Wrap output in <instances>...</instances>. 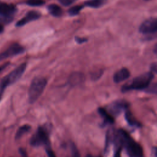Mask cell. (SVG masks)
I'll return each instance as SVG.
<instances>
[{
	"instance_id": "obj_1",
	"label": "cell",
	"mask_w": 157,
	"mask_h": 157,
	"mask_svg": "<svg viewBox=\"0 0 157 157\" xmlns=\"http://www.w3.org/2000/svg\"><path fill=\"white\" fill-rule=\"evenodd\" d=\"M117 136L122 147L126 148L129 157H144L142 147L126 131L123 129H119L117 131Z\"/></svg>"
},
{
	"instance_id": "obj_2",
	"label": "cell",
	"mask_w": 157,
	"mask_h": 157,
	"mask_svg": "<svg viewBox=\"0 0 157 157\" xmlns=\"http://www.w3.org/2000/svg\"><path fill=\"white\" fill-rule=\"evenodd\" d=\"M154 78L152 72L144 73L133 78L131 82L124 84L121 88L122 92L129 91L131 90H142L150 84L151 81Z\"/></svg>"
},
{
	"instance_id": "obj_3",
	"label": "cell",
	"mask_w": 157,
	"mask_h": 157,
	"mask_svg": "<svg viewBox=\"0 0 157 157\" xmlns=\"http://www.w3.org/2000/svg\"><path fill=\"white\" fill-rule=\"evenodd\" d=\"M47 81L43 77H36L32 80L29 91L28 101L31 104L35 102L43 93Z\"/></svg>"
},
{
	"instance_id": "obj_4",
	"label": "cell",
	"mask_w": 157,
	"mask_h": 157,
	"mask_svg": "<svg viewBox=\"0 0 157 157\" xmlns=\"http://www.w3.org/2000/svg\"><path fill=\"white\" fill-rule=\"evenodd\" d=\"M26 68V63H23L12 71L0 81V90L4 91L7 86L18 81L25 72Z\"/></svg>"
},
{
	"instance_id": "obj_5",
	"label": "cell",
	"mask_w": 157,
	"mask_h": 157,
	"mask_svg": "<svg viewBox=\"0 0 157 157\" xmlns=\"http://www.w3.org/2000/svg\"><path fill=\"white\" fill-rule=\"evenodd\" d=\"M30 144L35 147L40 146H45V148L49 147L50 139L48 129L45 126H39L30 139Z\"/></svg>"
},
{
	"instance_id": "obj_6",
	"label": "cell",
	"mask_w": 157,
	"mask_h": 157,
	"mask_svg": "<svg viewBox=\"0 0 157 157\" xmlns=\"http://www.w3.org/2000/svg\"><path fill=\"white\" fill-rule=\"evenodd\" d=\"M16 10V7L12 4L0 3V21L9 23L13 20Z\"/></svg>"
},
{
	"instance_id": "obj_7",
	"label": "cell",
	"mask_w": 157,
	"mask_h": 157,
	"mask_svg": "<svg viewBox=\"0 0 157 157\" xmlns=\"http://www.w3.org/2000/svg\"><path fill=\"white\" fill-rule=\"evenodd\" d=\"M139 31L145 35H156L157 31V20L151 18L144 21L139 27Z\"/></svg>"
},
{
	"instance_id": "obj_8",
	"label": "cell",
	"mask_w": 157,
	"mask_h": 157,
	"mask_svg": "<svg viewBox=\"0 0 157 157\" xmlns=\"http://www.w3.org/2000/svg\"><path fill=\"white\" fill-rule=\"evenodd\" d=\"M24 52L25 48L23 46L18 44H13L5 51L0 53V61L8 58L21 54Z\"/></svg>"
},
{
	"instance_id": "obj_9",
	"label": "cell",
	"mask_w": 157,
	"mask_h": 157,
	"mask_svg": "<svg viewBox=\"0 0 157 157\" xmlns=\"http://www.w3.org/2000/svg\"><path fill=\"white\" fill-rule=\"evenodd\" d=\"M40 17V14L38 12L34 11V10L29 11L23 18H22L21 19H20L19 21L17 22L16 26H22L29 22H31L32 21H34L39 18Z\"/></svg>"
},
{
	"instance_id": "obj_10",
	"label": "cell",
	"mask_w": 157,
	"mask_h": 157,
	"mask_svg": "<svg viewBox=\"0 0 157 157\" xmlns=\"http://www.w3.org/2000/svg\"><path fill=\"white\" fill-rule=\"evenodd\" d=\"M127 107V102L122 101H118L112 103V104L110 105V111L113 115H117L120 114L123 110L126 109Z\"/></svg>"
},
{
	"instance_id": "obj_11",
	"label": "cell",
	"mask_w": 157,
	"mask_h": 157,
	"mask_svg": "<svg viewBox=\"0 0 157 157\" xmlns=\"http://www.w3.org/2000/svg\"><path fill=\"white\" fill-rule=\"evenodd\" d=\"M130 76V72L129 70L126 67H123L118 70L113 75V81L115 83H120L126 80Z\"/></svg>"
},
{
	"instance_id": "obj_12",
	"label": "cell",
	"mask_w": 157,
	"mask_h": 157,
	"mask_svg": "<svg viewBox=\"0 0 157 157\" xmlns=\"http://www.w3.org/2000/svg\"><path fill=\"white\" fill-rule=\"evenodd\" d=\"M98 112L101 117L102 118L104 124H110L114 123V119L113 116L109 113V112L104 108L100 107L98 109Z\"/></svg>"
},
{
	"instance_id": "obj_13",
	"label": "cell",
	"mask_w": 157,
	"mask_h": 157,
	"mask_svg": "<svg viewBox=\"0 0 157 157\" xmlns=\"http://www.w3.org/2000/svg\"><path fill=\"white\" fill-rule=\"evenodd\" d=\"M47 9L48 11L49 12V13L56 17H61L63 14V10L58 5L56 4H50L49 6H48L47 7Z\"/></svg>"
},
{
	"instance_id": "obj_14",
	"label": "cell",
	"mask_w": 157,
	"mask_h": 157,
	"mask_svg": "<svg viewBox=\"0 0 157 157\" xmlns=\"http://www.w3.org/2000/svg\"><path fill=\"white\" fill-rule=\"evenodd\" d=\"M107 0H88L85 2V6L92 7V8H99L102 6Z\"/></svg>"
},
{
	"instance_id": "obj_15",
	"label": "cell",
	"mask_w": 157,
	"mask_h": 157,
	"mask_svg": "<svg viewBox=\"0 0 157 157\" xmlns=\"http://www.w3.org/2000/svg\"><path fill=\"white\" fill-rule=\"evenodd\" d=\"M125 118L128 123L131 126H139L140 124L138 122V121L133 116L132 113L129 110H126L125 113Z\"/></svg>"
},
{
	"instance_id": "obj_16",
	"label": "cell",
	"mask_w": 157,
	"mask_h": 157,
	"mask_svg": "<svg viewBox=\"0 0 157 157\" xmlns=\"http://www.w3.org/2000/svg\"><path fill=\"white\" fill-rule=\"evenodd\" d=\"M30 129H31V126L28 124H25L20 127L16 132L15 136V139L16 140L20 139L25 134L29 132Z\"/></svg>"
},
{
	"instance_id": "obj_17",
	"label": "cell",
	"mask_w": 157,
	"mask_h": 157,
	"mask_svg": "<svg viewBox=\"0 0 157 157\" xmlns=\"http://www.w3.org/2000/svg\"><path fill=\"white\" fill-rule=\"evenodd\" d=\"M83 75L79 72H74L70 77V82L74 85L76 83H79L82 80Z\"/></svg>"
},
{
	"instance_id": "obj_18",
	"label": "cell",
	"mask_w": 157,
	"mask_h": 157,
	"mask_svg": "<svg viewBox=\"0 0 157 157\" xmlns=\"http://www.w3.org/2000/svg\"><path fill=\"white\" fill-rule=\"evenodd\" d=\"M83 7V6H73L71 8H70L68 10V13L71 15V16H75L78 15L80 12L81 11V10L82 9V8Z\"/></svg>"
},
{
	"instance_id": "obj_19",
	"label": "cell",
	"mask_w": 157,
	"mask_h": 157,
	"mask_svg": "<svg viewBox=\"0 0 157 157\" xmlns=\"http://www.w3.org/2000/svg\"><path fill=\"white\" fill-rule=\"evenodd\" d=\"M26 4L30 6H41L45 4L44 0H27Z\"/></svg>"
},
{
	"instance_id": "obj_20",
	"label": "cell",
	"mask_w": 157,
	"mask_h": 157,
	"mask_svg": "<svg viewBox=\"0 0 157 157\" xmlns=\"http://www.w3.org/2000/svg\"><path fill=\"white\" fill-rule=\"evenodd\" d=\"M71 157H80L78 150L74 143L71 145Z\"/></svg>"
},
{
	"instance_id": "obj_21",
	"label": "cell",
	"mask_w": 157,
	"mask_h": 157,
	"mask_svg": "<svg viewBox=\"0 0 157 157\" xmlns=\"http://www.w3.org/2000/svg\"><path fill=\"white\" fill-rule=\"evenodd\" d=\"M147 91L148 93H156V84H150L145 90Z\"/></svg>"
},
{
	"instance_id": "obj_22",
	"label": "cell",
	"mask_w": 157,
	"mask_h": 157,
	"mask_svg": "<svg viewBox=\"0 0 157 157\" xmlns=\"http://www.w3.org/2000/svg\"><path fill=\"white\" fill-rule=\"evenodd\" d=\"M77 0H58V1L64 6H69L75 2Z\"/></svg>"
},
{
	"instance_id": "obj_23",
	"label": "cell",
	"mask_w": 157,
	"mask_h": 157,
	"mask_svg": "<svg viewBox=\"0 0 157 157\" xmlns=\"http://www.w3.org/2000/svg\"><path fill=\"white\" fill-rule=\"evenodd\" d=\"M45 149H46V152H47L48 157H56L55 153L52 150V149L50 147L45 148Z\"/></svg>"
},
{
	"instance_id": "obj_24",
	"label": "cell",
	"mask_w": 157,
	"mask_h": 157,
	"mask_svg": "<svg viewBox=\"0 0 157 157\" xmlns=\"http://www.w3.org/2000/svg\"><path fill=\"white\" fill-rule=\"evenodd\" d=\"M75 40L77 42V44H81L82 43L86 42L87 41V39L85 38H82V37H75Z\"/></svg>"
},
{
	"instance_id": "obj_25",
	"label": "cell",
	"mask_w": 157,
	"mask_h": 157,
	"mask_svg": "<svg viewBox=\"0 0 157 157\" xmlns=\"http://www.w3.org/2000/svg\"><path fill=\"white\" fill-rule=\"evenodd\" d=\"M19 152H20V154L21 157H28L27 153H26V151L25 150V149H23V148H20Z\"/></svg>"
},
{
	"instance_id": "obj_26",
	"label": "cell",
	"mask_w": 157,
	"mask_h": 157,
	"mask_svg": "<svg viewBox=\"0 0 157 157\" xmlns=\"http://www.w3.org/2000/svg\"><path fill=\"white\" fill-rule=\"evenodd\" d=\"M156 67H157V65L156 63H153L151 64L150 69H151V72H156Z\"/></svg>"
},
{
	"instance_id": "obj_27",
	"label": "cell",
	"mask_w": 157,
	"mask_h": 157,
	"mask_svg": "<svg viewBox=\"0 0 157 157\" xmlns=\"http://www.w3.org/2000/svg\"><path fill=\"white\" fill-rule=\"evenodd\" d=\"M9 64V63H6L1 65L0 66V73L1 72H2V71H4L8 66Z\"/></svg>"
},
{
	"instance_id": "obj_28",
	"label": "cell",
	"mask_w": 157,
	"mask_h": 157,
	"mask_svg": "<svg viewBox=\"0 0 157 157\" xmlns=\"http://www.w3.org/2000/svg\"><path fill=\"white\" fill-rule=\"evenodd\" d=\"M3 29H4L3 26H2V25H0V33H1L3 32Z\"/></svg>"
},
{
	"instance_id": "obj_29",
	"label": "cell",
	"mask_w": 157,
	"mask_h": 157,
	"mask_svg": "<svg viewBox=\"0 0 157 157\" xmlns=\"http://www.w3.org/2000/svg\"><path fill=\"white\" fill-rule=\"evenodd\" d=\"M154 51H155V53H156V45H155Z\"/></svg>"
},
{
	"instance_id": "obj_30",
	"label": "cell",
	"mask_w": 157,
	"mask_h": 157,
	"mask_svg": "<svg viewBox=\"0 0 157 157\" xmlns=\"http://www.w3.org/2000/svg\"><path fill=\"white\" fill-rule=\"evenodd\" d=\"M86 157H93L91 155H87V156Z\"/></svg>"
},
{
	"instance_id": "obj_31",
	"label": "cell",
	"mask_w": 157,
	"mask_h": 157,
	"mask_svg": "<svg viewBox=\"0 0 157 157\" xmlns=\"http://www.w3.org/2000/svg\"><path fill=\"white\" fill-rule=\"evenodd\" d=\"M145 1H149V0H145Z\"/></svg>"
}]
</instances>
